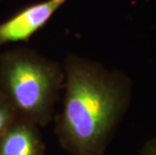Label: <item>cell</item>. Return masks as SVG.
<instances>
[{"instance_id": "obj_2", "label": "cell", "mask_w": 156, "mask_h": 155, "mask_svg": "<svg viewBox=\"0 0 156 155\" xmlns=\"http://www.w3.org/2000/svg\"><path fill=\"white\" fill-rule=\"evenodd\" d=\"M65 75L58 62L27 48L0 55V95L16 117L36 126H44L52 111Z\"/></svg>"}, {"instance_id": "obj_4", "label": "cell", "mask_w": 156, "mask_h": 155, "mask_svg": "<svg viewBox=\"0 0 156 155\" xmlns=\"http://www.w3.org/2000/svg\"><path fill=\"white\" fill-rule=\"evenodd\" d=\"M0 155H45L37 126L16 117L0 140Z\"/></svg>"}, {"instance_id": "obj_1", "label": "cell", "mask_w": 156, "mask_h": 155, "mask_svg": "<svg viewBox=\"0 0 156 155\" xmlns=\"http://www.w3.org/2000/svg\"><path fill=\"white\" fill-rule=\"evenodd\" d=\"M64 75L56 121L61 144L71 155H103L130 103V78L73 54L66 58Z\"/></svg>"}, {"instance_id": "obj_6", "label": "cell", "mask_w": 156, "mask_h": 155, "mask_svg": "<svg viewBox=\"0 0 156 155\" xmlns=\"http://www.w3.org/2000/svg\"><path fill=\"white\" fill-rule=\"evenodd\" d=\"M141 155H156V135L145 143Z\"/></svg>"}, {"instance_id": "obj_5", "label": "cell", "mask_w": 156, "mask_h": 155, "mask_svg": "<svg viewBox=\"0 0 156 155\" xmlns=\"http://www.w3.org/2000/svg\"><path fill=\"white\" fill-rule=\"evenodd\" d=\"M15 118L16 115L10 107V105L0 95V140H1L5 131L7 130L9 125Z\"/></svg>"}, {"instance_id": "obj_3", "label": "cell", "mask_w": 156, "mask_h": 155, "mask_svg": "<svg viewBox=\"0 0 156 155\" xmlns=\"http://www.w3.org/2000/svg\"><path fill=\"white\" fill-rule=\"evenodd\" d=\"M68 0H44L22 8L0 22V47L11 42L27 41L48 23Z\"/></svg>"}]
</instances>
